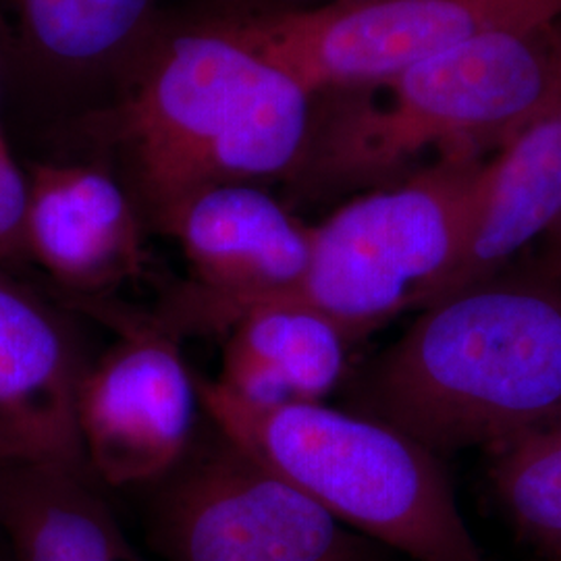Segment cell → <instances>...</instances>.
<instances>
[{"mask_svg":"<svg viewBox=\"0 0 561 561\" xmlns=\"http://www.w3.org/2000/svg\"><path fill=\"white\" fill-rule=\"evenodd\" d=\"M356 412L435 456L560 422V283L495 277L426 306L364 370Z\"/></svg>","mask_w":561,"mask_h":561,"instance_id":"cell-1","label":"cell"},{"mask_svg":"<svg viewBox=\"0 0 561 561\" xmlns=\"http://www.w3.org/2000/svg\"><path fill=\"white\" fill-rule=\"evenodd\" d=\"M561 81V20L497 32L382 80L314 94L310 136L287 178L308 198L375 190L431 150H500Z\"/></svg>","mask_w":561,"mask_h":561,"instance_id":"cell-2","label":"cell"},{"mask_svg":"<svg viewBox=\"0 0 561 561\" xmlns=\"http://www.w3.org/2000/svg\"><path fill=\"white\" fill-rule=\"evenodd\" d=\"M201 400L225 442L345 528L416 561H484L437 456L391 424L324 401L248 408L210 379Z\"/></svg>","mask_w":561,"mask_h":561,"instance_id":"cell-3","label":"cell"},{"mask_svg":"<svg viewBox=\"0 0 561 561\" xmlns=\"http://www.w3.org/2000/svg\"><path fill=\"white\" fill-rule=\"evenodd\" d=\"M482 162H433L341 204L310 229L308 271L289 298L317 308L354 343L431 306L456 261Z\"/></svg>","mask_w":561,"mask_h":561,"instance_id":"cell-4","label":"cell"},{"mask_svg":"<svg viewBox=\"0 0 561 561\" xmlns=\"http://www.w3.org/2000/svg\"><path fill=\"white\" fill-rule=\"evenodd\" d=\"M268 69L213 21L144 53L121 131L154 221L198 190L245 181Z\"/></svg>","mask_w":561,"mask_h":561,"instance_id":"cell-5","label":"cell"},{"mask_svg":"<svg viewBox=\"0 0 561 561\" xmlns=\"http://www.w3.org/2000/svg\"><path fill=\"white\" fill-rule=\"evenodd\" d=\"M561 20V0H324L210 20L314 96L382 80L497 32Z\"/></svg>","mask_w":561,"mask_h":561,"instance_id":"cell-6","label":"cell"},{"mask_svg":"<svg viewBox=\"0 0 561 561\" xmlns=\"http://www.w3.org/2000/svg\"><path fill=\"white\" fill-rule=\"evenodd\" d=\"M157 222L190 271L157 319L178 337H222L250 310L294 296L308 271L312 227L256 183L204 187Z\"/></svg>","mask_w":561,"mask_h":561,"instance_id":"cell-7","label":"cell"},{"mask_svg":"<svg viewBox=\"0 0 561 561\" xmlns=\"http://www.w3.org/2000/svg\"><path fill=\"white\" fill-rule=\"evenodd\" d=\"M119 331L101 358L85 364L76 416L90 474L111 486L159 481L175 472L198 424L201 377L180 337L157 319L102 308Z\"/></svg>","mask_w":561,"mask_h":561,"instance_id":"cell-8","label":"cell"},{"mask_svg":"<svg viewBox=\"0 0 561 561\" xmlns=\"http://www.w3.org/2000/svg\"><path fill=\"white\" fill-rule=\"evenodd\" d=\"M157 539L169 561H360L341 522L229 442L167 486Z\"/></svg>","mask_w":561,"mask_h":561,"instance_id":"cell-9","label":"cell"},{"mask_svg":"<svg viewBox=\"0 0 561 561\" xmlns=\"http://www.w3.org/2000/svg\"><path fill=\"white\" fill-rule=\"evenodd\" d=\"M83 368L67 324L0 271V463L90 474L76 416Z\"/></svg>","mask_w":561,"mask_h":561,"instance_id":"cell-10","label":"cell"},{"mask_svg":"<svg viewBox=\"0 0 561 561\" xmlns=\"http://www.w3.org/2000/svg\"><path fill=\"white\" fill-rule=\"evenodd\" d=\"M23 248L73 294L102 296L146 266L127 192L90 164H38L27 180Z\"/></svg>","mask_w":561,"mask_h":561,"instance_id":"cell-11","label":"cell"},{"mask_svg":"<svg viewBox=\"0 0 561 561\" xmlns=\"http://www.w3.org/2000/svg\"><path fill=\"white\" fill-rule=\"evenodd\" d=\"M161 0H0V48L41 81H94L136 69Z\"/></svg>","mask_w":561,"mask_h":561,"instance_id":"cell-12","label":"cell"},{"mask_svg":"<svg viewBox=\"0 0 561 561\" xmlns=\"http://www.w3.org/2000/svg\"><path fill=\"white\" fill-rule=\"evenodd\" d=\"M225 396L248 408L322 401L340 385L354 341L304 301H268L243 314L225 335Z\"/></svg>","mask_w":561,"mask_h":561,"instance_id":"cell-13","label":"cell"},{"mask_svg":"<svg viewBox=\"0 0 561 561\" xmlns=\"http://www.w3.org/2000/svg\"><path fill=\"white\" fill-rule=\"evenodd\" d=\"M90 474L0 463V530L15 561H141Z\"/></svg>","mask_w":561,"mask_h":561,"instance_id":"cell-14","label":"cell"},{"mask_svg":"<svg viewBox=\"0 0 561 561\" xmlns=\"http://www.w3.org/2000/svg\"><path fill=\"white\" fill-rule=\"evenodd\" d=\"M479 201L486 222L510 238L547 233L561 210V81L520 131L484 162Z\"/></svg>","mask_w":561,"mask_h":561,"instance_id":"cell-15","label":"cell"},{"mask_svg":"<svg viewBox=\"0 0 561 561\" xmlns=\"http://www.w3.org/2000/svg\"><path fill=\"white\" fill-rule=\"evenodd\" d=\"M493 482L522 535L561 560V421L497 447Z\"/></svg>","mask_w":561,"mask_h":561,"instance_id":"cell-16","label":"cell"},{"mask_svg":"<svg viewBox=\"0 0 561 561\" xmlns=\"http://www.w3.org/2000/svg\"><path fill=\"white\" fill-rule=\"evenodd\" d=\"M27 180L11 154H0V261L25 254Z\"/></svg>","mask_w":561,"mask_h":561,"instance_id":"cell-17","label":"cell"},{"mask_svg":"<svg viewBox=\"0 0 561 561\" xmlns=\"http://www.w3.org/2000/svg\"><path fill=\"white\" fill-rule=\"evenodd\" d=\"M547 264L549 279L558 280L561 285V210L553 225L547 229Z\"/></svg>","mask_w":561,"mask_h":561,"instance_id":"cell-18","label":"cell"},{"mask_svg":"<svg viewBox=\"0 0 561 561\" xmlns=\"http://www.w3.org/2000/svg\"><path fill=\"white\" fill-rule=\"evenodd\" d=\"M317 2H324V0H285L279 7H310Z\"/></svg>","mask_w":561,"mask_h":561,"instance_id":"cell-19","label":"cell"},{"mask_svg":"<svg viewBox=\"0 0 561 561\" xmlns=\"http://www.w3.org/2000/svg\"><path fill=\"white\" fill-rule=\"evenodd\" d=\"M0 154H11V150H9V144H7V138H4V129H2V123H0Z\"/></svg>","mask_w":561,"mask_h":561,"instance_id":"cell-20","label":"cell"},{"mask_svg":"<svg viewBox=\"0 0 561 561\" xmlns=\"http://www.w3.org/2000/svg\"><path fill=\"white\" fill-rule=\"evenodd\" d=\"M547 561H561V560H547Z\"/></svg>","mask_w":561,"mask_h":561,"instance_id":"cell-21","label":"cell"}]
</instances>
